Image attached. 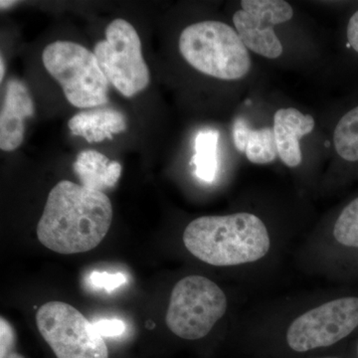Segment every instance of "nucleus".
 Masks as SVG:
<instances>
[{
  "label": "nucleus",
  "mask_w": 358,
  "mask_h": 358,
  "mask_svg": "<svg viewBox=\"0 0 358 358\" xmlns=\"http://www.w3.org/2000/svg\"><path fill=\"white\" fill-rule=\"evenodd\" d=\"M94 54L109 83L122 96L131 98L150 84L140 36L128 21H112L106 29V39L95 45Z\"/></svg>",
  "instance_id": "6"
},
{
  "label": "nucleus",
  "mask_w": 358,
  "mask_h": 358,
  "mask_svg": "<svg viewBox=\"0 0 358 358\" xmlns=\"http://www.w3.org/2000/svg\"><path fill=\"white\" fill-rule=\"evenodd\" d=\"M121 164L110 162L105 155L96 150H84L78 155L74 171L81 185L103 192L113 188L121 178Z\"/></svg>",
  "instance_id": "14"
},
{
  "label": "nucleus",
  "mask_w": 358,
  "mask_h": 358,
  "mask_svg": "<svg viewBox=\"0 0 358 358\" xmlns=\"http://www.w3.org/2000/svg\"><path fill=\"white\" fill-rule=\"evenodd\" d=\"M227 310V298L203 275H188L171 293L166 322L178 338L195 341L206 336Z\"/></svg>",
  "instance_id": "5"
},
{
  "label": "nucleus",
  "mask_w": 358,
  "mask_h": 358,
  "mask_svg": "<svg viewBox=\"0 0 358 358\" xmlns=\"http://www.w3.org/2000/svg\"><path fill=\"white\" fill-rule=\"evenodd\" d=\"M68 127L74 136H82L88 143H99L126 131L127 122L119 110L98 108L75 115Z\"/></svg>",
  "instance_id": "12"
},
{
  "label": "nucleus",
  "mask_w": 358,
  "mask_h": 358,
  "mask_svg": "<svg viewBox=\"0 0 358 358\" xmlns=\"http://www.w3.org/2000/svg\"><path fill=\"white\" fill-rule=\"evenodd\" d=\"M358 327V298L329 301L292 322L287 341L292 350L306 352L327 348L350 336Z\"/></svg>",
  "instance_id": "8"
},
{
  "label": "nucleus",
  "mask_w": 358,
  "mask_h": 358,
  "mask_svg": "<svg viewBox=\"0 0 358 358\" xmlns=\"http://www.w3.org/2000/svg\"><path fill=\"white\" fill-rule=\"evenodd\" d=\"M6 358H24L22 355H18L16 352H11L10 355H8Z\"/></svg>",
  "instance_id": "24"
},
{
  "label": "nucleus",
  "mask_w": 358,
  "mask_h": 358,
  "mask_svg": "<svg viewBox=\"0 0 358 358\" xmlns=\"http://www.w3.org/2000/svg\"><path fill=\"white\" fill-rule=\"evenodd\" d=\"M4 75H6V66H4L3 57L1 56V61H0V81H3Z\"/></svg>",
  "instance_id": "22"
},
{
  "label": "nucleus",
  "mask_w": 358,
  "mask_h": 358,
  "mask_svg": "<svg viewBox=\"0 0 358 358\" xmlns=\"http://www.w3.org/2000/svg\"><path fill=\"white\" fill-rule=\"evenodd\" d=\"M348 43L352 47L353 50L358 53V10L353 13L348 25Z\"/></svg>",
  "instance_id": "21"
},
{
  "label": "nucleus",
  "mask_w": 358,
  "mask_h": 358,
  "mask_svg": "<svg viewBox=\"0 0 358 358\" xmlns=\"http://www.w3.org/2000/svg\"><path fill=\"white\" fill-rule=\"evenodd\" d=\"M42 62L74 107L88 109L109 102V81L94 52L74 42L55 41L45 47Z\"/></svg>",
  "instance_id": "4"
},
{
  "label": "nucleus",
  "mask_w": 358,
  "mask_h": 358,
  "mask_svg": "<svg viewBox=\"0 0 358 358\" xmlns=\"http://www.w3.org/2000/svg\"><path fill=\"white\" fill-rule=\"evenodd\" d=\"M233 23L247 49L268 59L282 55V45L274 26L291 20L294 10L284 0H243Z\"/></svg>",
  "instance_id": "9"
},
{
  "label": "nucleus",
  "mask_w": 358,
  "mask_h": 358,
  "mask_svg": "<svg viewBox=\"0 0 358 358\" xmlns=\"http://www.w3.org/2000/svg\"><path fill=\"white\" fill-rule=\"evenodd\" d=\"M219 133L215 129H203L194 141V155L190 164L195 167V176L205 182H212L218 173Z\"/></svg>",
  "instance_id": "15"
},
{
  "label": "nucleus",
  "mask_w": 358,
  "mask_h": 358,
  "mask_svg": "<svg viewBox=\"0 0 358 358\" xmlns=\"http://www.w3.org/2000/svg\"><path fill=\"white\" fill-rule=\"evenodd\" d=\"M183 243L193 256L218 267L256 262L270 250L265 224L247 212L194 219L185 228Z\"/></svg>",
  "instance_id": "2"
},
{
  "label": "nucleus",
  "mask_w": 358,
  "mask_h": 358,
  "mask_svg": "<svg viewBox=\"0 0 358 358\" xmlns=\"http://www.w3.org/2000/svg\"><path fill=\"white\" fill-rule=\"evenodd\" d=\"M35 114V106L27 87L18 80L6 85L0 114V148L13 152L24 140V120Z\"/></svg>",
  "instance_id": "10"
},
{
  "label": "nucleus",
  "mask_w": 358,
  "mask_h": 358,
  "mask_svg": "<svg viewBox=\"0 0 358 358\" xmlns=\"http://www.w3.org/2000/svg\"><path fill=\"white\" fill-rule=\"evenodd\" d=\"M334 236L343 246L358 248V197L341 212L334 224Z\"/></svg>",
  "instance_id": "17"
},
{
  "label": "nucleus",
  "mask_w": 358,
  "mask_h": 358,
  "mask_svg": "<svg viewBox=\"0 0 358 358\" xmlns=\"http://www.w3.org/2000/svg\"><path fill=\"white\" fill-rule=\"evenodd\" d=\"M36 324L57 358H109L107 345L94 324L68 303H45L36 313Z\"/></svg>",
  "instance_id": "7"
},
{
  "label": "nucleus",
  "mask_w": 358,
  "mask_h": 358,
  "mask_svg": "<svg viewBox=\"0 0 358 358\" xmlns=\"http://www.w3.org/2000/svg\"><path fill=\"white\" fill-rule=\"evenodd\" d=\"M94 326L102 338L103 336L114 338V336H121L126 329L124 322L120 320H101L96 322Z\"/></svg>",
  "instance_id": "20"
},
{
  "label": "nucleus",
  "mask_w": 358,
  "mask_h": 358,
  "mask_svg": "<svg viewBox=\"0 0 358 358\" xmlns=\"http://www.w3.org/2000/svg\"><path fill=\"white\" fill-rule=\"evenodd\" d=\"M90 282L92 286L96 289H103L105 291L112 292L120 288L127 282L126 275L122 273L110 274L108 272H95L90 275Z\"/></svg>",
  "instance_id": "18"
},
{
  "label": "nucleus",
  "mask_w": 358,
  "mask_h": 358,
  "mask_svg": "<svg viewBox=\"0 0 358 358\" xmlns=\"http://www.w3.org/2000/svg\"><path fill=\"white\" fill-rule=\"evenodd\" d=\"M357 353H358V348H357Z\"/></svg>",
  "instance_id": "26"
},
{
  "label": "nucleus",
  "mask_w": 358,
  "mask_h": 358,
  "mask_svg": "<svg viewBox=\"0 0 358 358\" xmlns=\"http://www.w3.org/2000/svg\"><path fill=\"white\" fill-rule=\"evenodd\" d=\"M324 358H338V357H324Z\"/></svg>",
  "instance_id": "25"
},
{
  "label": "nucleus",
  "mask_w": 358,
  "mask_h": 358,
  "mask_svg": "<svg viewBox=\"0 0 358 358\" xmlns=\"http://www.w3.org/2000/svg\"><path fill=\"white\" fill-rule=\"evenodd\" d=\"M15 3L16 1H7V0L4 1V0H2V1H0V7H1V9H6L14 6Z\"/></svg>",
  "instance_id": "23"
},
{
  "label": "nucleus",
  "mask_w": 358,
  "mask_h": 358,
  "mask_svg": "<svg viewBox=\"0 0 358 358\" xmlns=\"http://www.w3.org/2000/svg\"><path fill=\"white\" fill-rule=\"evenodd\" d=\"M336 152L346 162H358V106L346 113L334 134Z\"/></svg>",
  "instance_id": "16"
},
{
  "label": "nucleus",
  "mask_w": 358,
  "mask_h": 358,
  "mask_svg": "<svg viewBox=\"0 0 358 358\" xmlns=\"http://www.w3.org/2000/svg\"><path fill=\"white\" fill-rule=\"evenodd\" d=\"M233 141L240 152L255 164H267L274 162L278 155L274 129L265 127L253 129L244 117H237L233 126Z\"/></svg>",
  "instance_id": "13"
},
{
  "label": "nucleus",
  "mask_w": 358,
  "mask_h": 358,
  "mask_svg": "<svg viewBox=\"0 0 358 358\" xmlns=\"http://www.w3.org/2000/svg\"><path fill=\"white\" fill-rule=\"evenodd\" d=\"M112 221V202L105 193L62 180L49 193L37 237L56 253H84L103 241Z\"/></svg>",
  "instance_id": "1"
},
{
  "label": "nucleus",
  "mask_w": 358,
  "mask_h": 358,
  "mask_svg": "<svg viewBox=\"0 0 358 358\" xmlns=\"http://www.w3.org/2000/svg\"><path fill=\"white\" fill-rule=\"evenodd\" d=\"M179 51L186 62L208 76L233 81L252 67L248 49L236 30L220 21L187 26L179 37Z\"/></svg>",
  "instance_id": "3"
},
{
  "label": "nucleus",
  "mask_w": 358,
  "mask_h": 358,
  "mask_svg": "<svg viewBox=\"0 0 358 358\" xmlns=\"http://www.w3.org/2000/svg\"><path fill=\"white\" fill-rule=\"evenodd\" d=\"M315 119L294 108L280 109L274 115V133L278 155L289 167L300 166L301 150L300 140L312 133L315 129Z\"/></svg>",
  "instance_id": "11"
},
{
  "label": "nucleus",
  "mask_w": 358,
  "mask_h": 358,
  "mask_svg": "<svg viewBox=\"0 0 358 358\" xmlns=\"http://www.w3.org/2000/svg\"><path fill=\"white\" fill-rule=\"evenodd\" d=\"M14 331L4 317L0 319V358H6L13 352L14 345Z\"/></svg>",
  "instance_id": "19"
}]
</instances>
